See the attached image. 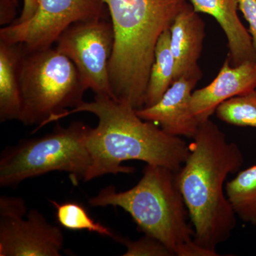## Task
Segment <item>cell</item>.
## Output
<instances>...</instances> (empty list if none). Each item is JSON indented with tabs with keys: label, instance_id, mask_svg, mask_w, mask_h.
<instances>
[{
	"label": "cell",
	"instance_id": "7402d4cb",
	"mask_svg": "<svg viewBox=\"0 0 256 256\" xmlns=\"http://www.w3.org/2000/svg\"><path fill=\"white\" fill-rule=\"evenodd\" d=\"M1 11H0V24L5 26L11 24L14 22L18 0H0Z\"/></svg>",
	"mask_w": 256,
	"mask_h": 256
},
{
	"label": "cell",
	"instance_id": "3957f363",
	"mask_svg": "<svg viewBox=\"0 0 256 256\" xmlns=\"http://www.w3.org/2000/svg\"><path fill=\"white\" fill-rule=\"evenodd\" d=\"M114 31L109 73L114 100L144 107L160 35L170 30L190 0H104Z\"/></svg>",
	"mask_w": 256,
	"mask_h": 256
},
{
	"label": "cell",
	"instance_id": "8992f818",
	"mask_svg": "<svg viewBox=\"0 0 256 256\" xmlns=\"http://www.w3.org/2000/svg\"><path fill=\"white\" fill-rule=\"evenodd\" d=\"M90 127L74 122L41 138L6 146L0 158V186L15 188L52 172L68 173L74 183L85 180L90 164L86 140Z\"/></svg>",
	"mask_w": 256,
	"mask_h": 256
},
{
	"label": "cell",
	"instance_id": "6da1fadb",
	"mask_svg": "<svg viewBox=\"0 0 256 256\" xmlns=\"http://www.w3.org/2000/svg\"><path fill=\"white\" fill-rule=\"evenodd\" d=\"M82 112H90L98 118L97 126L90 128L88 134L92 164L84 182L106 174H130L134 168L122 164L130 160L178 172L188 159L190 148L184 140L141 118L132 106L112 98L96 96L94 101H84L55 116L48 124Z\"/></svg>",
	"mask_w": 256,
	"mask_h": 256
},
{
	"label": "cell",
	"instance_id": "277c9868",
	"mask_svg": "<svg viewBox=\"0 0 256 256\" xmlns=\"http://www.w3.org/2000/svg\"><path fill=\"white\" fill-rule=\"evenodd\" d=\"M94 207H120L128 212L146 235L159 240L176 256H215L194 240L188 212L178 186V172L146 164L137 184L118 192L102 188L88 200Z\"/></svg>",
	"mask_w": 256,
	"mask_h": 256
},
{
	"label": "cell",
	"instance_id": "7c38bea8",
	"mask_svg": "<svg viewBox=\"0 0 256 256\" xmlns=\"http://www.w3.org/2000/svg\"><path fill=\"white\" fill-rule=\"evenodd\" d=\"M170 32L174 80L182 77L200 80L202 72L198 60L203 50L205 24L191 3L175 18Z\"/></svg>",
	"mask_w": 256,
	"mask_h": 256
},
{
	"label": "cell",
	"instance_id": "9a60e30c",
	"mask_svg": "<svg viewBox=\"0 0 256 256\" xmlns=\"http://www.w3.org/2000/svg\"><path fill=\"white\" fill-rule=\"evenodd\" d=\"M174 60L171 50V32L166 30L160 35L152 66L144 107L156 104L174 82Z\"/></svg>",
	"mask_w": 256,
	"mask_h": 256
},
{
	"label": "cell",
	"instance_id": "7a4b0ae2",
	"mask_svg": "<svg viewBox=\"0 0 256 256\" xmlns=\"http://www.w3.org/2000/svg\"><path fill=\"white\" fill-rule=\"evenodd\" d=\"M190 154L178 172V186L194 230L197 245L218 256L216 248L236 226V215L226 194V180L244 164L242 150L227 140L210 120L200 124Z\"/></svg>",
	"mask_w": 256,
	"mask_h": 256
},
{
	"label": "cell",
	"instance_id": "603a6c76",
	"mask_svg": "<svg viewBox=\"0 0 256 256\" xmlns=\"http://www.w3.org/2000/svg\"><path fill=\"white\" fill-rule=\"evenodd\" d=\"M36 0H24L23 9L20 18L14 20V22H23L31 18L36 12Z\"/></svg>",
	"mask_w": 256,
	"mask_h": 256
},
{
	"label": "cell",
	"instance_id": "52a82bcc",
	"mask_svg": "<svg viewBox=\"0 0 256 256\" xmlns=\"http://www.w3.org/2000/svg\"><path fill=\"white\" fill-rule=\"evenodd\" d=\"M36 10L23 22L0 30V41L20 44L25 52L45 50L76 23L108 18L104 0H36Z\"/></svg>",
	"mask_w": 256,
	"mask_h": 256
},
{
	"label": "cell",
	"instance_id": "4fadbf2b",
	"mask_svg": "<svg viewBox=\"0 0 256 256\" xmlns=\"http://www.w3.org/2000/svg\"><path fill=\"white\" fill-rule=\"evenodd\" d=\"M196 12L212 15L228 40V60L232 66L256 62V50L250 32L238 16V0H190Z\"/></svg>",
	"mask_w": 256,
	"mask_h": 256
},
{
	"label": "cell",
	"instance_id": "ac0fdd59",
	"mask_svg": "<svg viewBox=\"0 0 256 256\" xmlns=\"http://www.w3.org/2000/svg\"><path fill=\"white\" fill-rule=\"evenodd\" d=\"M215 112L226 124L256 128V89L224 101Z\"/></svg>",
	"mask_w": 256,
	"mask_h": 256
},
{
	"label": "cell",
	"instance_id": "e0dca14e",
	"mask_svg": "<svg viewBox=\"0 0 256 256\" xmlns=\"http://www.w3.org/2000/svg\"><path fill=\"white\" fill-rule=\"evenodd\" d=\"M56 210L57 220L64 228L72 230H88L114 238L116 235L98 222L92 220L85 207L77 202L58 203L50 200Z\"/></svg>",
	"mask_w": 256,
	"mask_h": 256
},
{
	"label": "cell",
	"instance_id": "30bf717a",
	"mask_svg": "<svg viewBox=\"0 0 256 256\" xmlns=\"http://www.w3.org/2000/svg\"><path fill=\"white\" fill-rule=\"evenodd\" d=\"M198 82L186 77L174 80L156 104L136 110L138 116L171 136L193 139L200 124L191 109L192 90Z\"/></svg>",
	"mask_w": 256,
	"mask_h": 256
},
{
	"label": "cell",
	"instance_id": "5bb4252c",
	"mask_svg": "<svg viewBox=\"0 0 256 256\" xmlns=\"http://www.w3.org/2000/svg\"><path fill=\"white\" fill-rule=\"evenodd\" d=\"M24 55L20 44L0 41V121L20 120L22 112L18 69Z\"/></svg>",
	"mask_w": 256,
	"mask_h": 256
},
{
	"label": "cell",
	"instance_id": "9c48e42d",
	"mask_svg": "<svg viewBox=\"0 0 256 256\" xmlns=\"http://www.w3.org/2000/svg\"><path fill=\"white\" fill-rule=\"evenodd\" d=\"M0 216V256H60L64 237L40 210Z\"/></svg>",
	"mask_w": 256,
	"mask_h": 256
},
{
	"label": "cell",
	"instance_id": "ffe728a7",
	"mask_svg": "<svg viewBox=\"0 0 256 256\" xmlns=\"http://www.w3.org/2000/svg\"><path fill=\"white\" fill-rule=\"evenodd\" d=\"M26 210V202L21 197L0 196V216H25Z\"/></svg>",
	"mask_w": 256,
	"mask_h": 256
},
{
	"label": "cell",
	"instance_id": "44dd1931",
	"mask_svg": "<svg viewBox=\"0 0 256 256\" xmlns=\"http://www.w3.org/2000/svg\"><path fill=\"white\" fill-rule=\"evenodd\" d=\"M238 9L249 24V32L256 50V0H238Z\"/></svg>",
	"mask_w": 256,
	"mask_h": 256
},
{
	"label": "cell",
	"instance_id": "5b68a950",
	"mask_svg": "<svg viewBox=\"0 0 256 256\" xmlns=\"http://www.w3.org/2000/svg\"><path fill=\"white\" fill-rule=\"evenodd\" d=\"M18 78L22 96L18 121L25 126H37L34 131L82 104L88 90L74 62L53 47L24 50Z\"/></svg>",
	"mask_w": 256,
	"mask_h": 256
},
{
	"label": "cell",
	"instance_id": "ba28073f",
	"mask_svg": "<svg viewBox=\"0 0 256 256\" xmlns=\"http://www.w3.org/2000/svg\"><path fill=\"white\" fill-rule=\"evenodd\" d=\"M114 38L112 23L101 18L74 24L56 43V48L75 64L88 89L112 98L109 64Z\"/></svg>",
	"mask_w": 256,
	"mask_h": 256
},
{
	"label": "cell",
	"instance_id": "2e32d148",
	"mask_svg": "<svg viewBox=\"0 0 256 256\" xmlns=\"http://www.w3.org/2000/svg\"><path fill=\"white\" fill-rule=\"evenodd\" d=\"M226 194L236 216L256 226V165L226 184Z\"/></svg>",
	"mask_w": 256,
	"mask_h": 256
},
{
	"label": "cell",
	"instance_id": "8fae6325",
	"mask_svg": "<svg viewBox=\"0 0 256 256\" xmlns=\"http://www.w3.org/2000/svg\"><path fill=\"white\" fill-rule=\"evenodd\" d=\"M256 89V62L232 66L228 58L210 85L192 94V114L200 124L210 120L224 101Z\"/></svg>",
	"mask_w": 256,
	"mask_h": 256
},
{
	"label": "cell",
	"instance_id": "d6986e66",
	"mask_svg": "<svg viewBox=\"0 0 256 256\" xmlns=\"http://www.w3.org/2000/svg\"><path fill=\"white\" fill-rule=\"evenodd\" d=\"M126 247L124 256H174L169 248L150 236L146 235L138 240L116 236L114 238Z\"/></svg>",
	"mask_w": 256,
	"mask_h": 256
}]
</instances>
